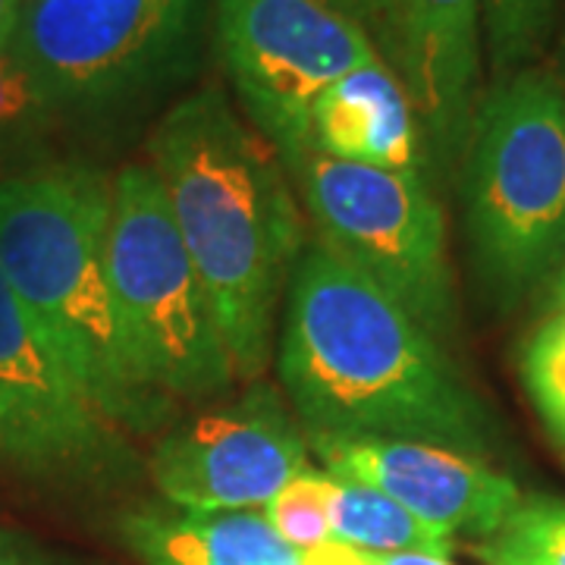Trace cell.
Segmentation results:
<instances>
[{
	"label": "cell",
	"mask_w": 565,
	"mask_h": 565,
	"mask_svg": "<svg viewBox=\"0 0 565 565\" xmlns=\"http://www.w3.org/2000/svg\"><path fill=\"white\" fill-rule=\"evenodd\" d=\"M277 371L305 437L415 440L487 462L500 444L444 343L315 239L289 277Z\"/></svg>",
	"instance_id": "cell-1"
},
{
	"label": "cell",
	"mask_w": 565,
	"mask_h": 565,
	"mask_svg": "<svg viewBox=\"0 0 565 565\" xmlns=\"http://www.w3.org/2000/svg\"><path fill=\"white\" fill-rule=\"evenodd\" d=\"M148 167L214 305L236 381H262L289 277L311 243L286 163L221 85H204L158 120Z\"/></svg>",
	"instance_id": "cell-2"
},
{
	"label": "cell",
	"mask_w": 565,
	"mask_h": 565,
	"mask_svg": "<svg viewBox=\"0 0 565 565\" xmlns=\"http://www.w3.org/2000/svg\"><path fill=\"white\" fill-rule=\"evenodd\" d=\"M114 177L92 163L29 167L0 180V277L41 340L110 422L154 434L173 415L141 371L107 274Z\"/></svg>",
	"instance_id": "cell-3"
},
{
	"label": "cell",
	"mask_w": 565,
	"mask_h": 565,
	"mask_svg": "<svg viewBox=\"0 0 565 565\" xmlns=\"http://www.w3.org/2000/svg\"><path fill=\"white\" fill-rule=\"evenodd\" d=\"M475 267L500 302H519L565 264V82L527 66L478 104L462 167Z\"/></svg>",
	"instance_id": "cell-4"
},
{
	"label": "cell",
	"mask_w": 565,
	"mask_h": 565,
	"mask_svg": "<svg viewBox=\"0 0 565 565\" xmlns=\"http://www.w3.org/2000/svg\"><path fill=\"white\" fill-rule=\"evenodd\" d=\"M107 274L129 345L167 399L199 403L233 386L214 305L148 163H126L114 177Z\"/></svg>",
	"instance_id": "cell-5"
},
{
	"label": "cell",
	"mask_w": 565,
	"mask_h": 565,
	"mask_svg": "<svg viewBox=\"0 0 565 565\" xmlns=\"http://www.w3.org/2000/svg\"><path fill=\"white\" fill-rule=\"evenodd\" d=\"M315 243L374 282L434 340H452L459 305L446 217L430 182L305 151L286 167Z\"/></svg>",
	"instance_id": "cell-6"
},
{
	"label": "cell",
	"mask_w": 565,
	"mask_h": 565,
	"mask_svg": "<svg viewBox=\"0 0 565 565\" xmlns=\"http://www.w3.org/2000/svg\"><path fill=\"white\" fill-rule=\"evenodd\" d=\"M207 0H22L7 51L51 110L102 114L189 61Z\"/></svg>",
	"instance_id": "cell-7"
},
{
	"label": "cell",
	"mask_w": 565,
	"mask_h": 565,
	"mask_svg": "<svg viewBox=\"0 0 565 565\" xmlns=\"http://www.w3.org/2000/svg\"><path fill=\"white\" fill-rule=\"evenodd\" d=\"M217 44L245 120L286 167L311 148L323 92L381 61L374 41L323 0H217Z\"/></svg>",
	"instance_id": "cell-8"
},
{
	"label": "cell",
	"mask_w": 565,
	"mask_h": 565,
	"mask_svg": "<svg viewBox=\"0 0 565 565\" xmlns=\"http://www.w3.org/2000/svg\"><path fill=\"white\" fill-rule=\"evenodd\" d=\"M0 465L57 487H114L141 468L0 277Z\"/></svg>",
	"instance_id": "cell-9"
},
{
	"label": "cell",
	"mask_w": 565,
	"mask_h": 565,
	"mask_svg": "<svg viewBox=\"0 0 565 565\" xmlns=\"http://www.w3.org/2000/svg\"><path fill=\"white\" fill-rule=\"evenodd\" d=\"M148 475L163 503L204 512H262L315 468L299 418L264 381L239 399L199 412L154 440Z\"/></svg>",
	"instance_id": "cell-10"
},
{
	"label": "cell",
	"mask_w": 565,
	"mask_h": 565,
	"mask_svg": "<svg viewBox=\"0 0 565 565\" xmlns=\"http://www.w3.org/2000/svg\"><path fill=\"white\" fill-rule=\"evenodd\" d=\"M374 47L418 114L437 185L456 180L484 95V0H384Z\"/></svg>",
	"instance_id": "cell-11"
},
{
	"label": "cell",
	"mask_w": 565,
	"mask_h": 565,
	"mask_svg": "<svg viewBox=\"0 0 565 565\" xmlns=\"http://www.w3.org/2000/svg\"><path fill=\"white\" fill-rule=\"evenodd\" d=\"M323 471L362 481L449 537H490L522 500L519 484L487 459L415 440L308 437Z\"/></svg>",
	"instance_id": "cell-12"
},
{
	"label": "cell",
	"mask_w": 565,
	"mask_h": 565,
	"mask_svg": "<svg viewBox=\"0 0 565 565\" xmlns=\"http://www.w3.org/2000/svg\"><path fill=\"white\" fill-rule=\"evenodd\" d=\"M308 151L430 182L437 189L418 114L384 61L367 63L323 92L311 110Z\"/></svg>",
	"instance_id": "cell-13"
},
{
	"label": "cell",
	"mask_w": 565,
	"mask_h": 565,
	"mask_svg": "<svg viewBox=\"0 0 565 565\" xmlns=\"http://www.w3.org/2000/svg\"><path fill=\"white\" fill-rule=\"evenodd\" d=\"M120 541L141 565H302L264 512H204L139 503L117 522Z\"/></svg>",
	"instance_id": "cell-14"
},
{
	"label": "cell",
	"mask_w": 565,
	"mask_h": 565,
	"mask_svg": "<svg viewBox=\"0 0 565 565\" xmlns=\"http://www.w3.org/2000/svg\"><path fill=\"white\" fill-rule=\"evenodd\" d=\"M327 519L333 544L352 546L362 553H424L444 559L456 553V537L424 525L422 519H415L396 500L362 481L330 475Z\"/></svg>",
	"instance_id": "cell-15"
},
{
	"label": "cell",
	"mask_w": 565,
	"mask_h": 565,
	"mask_svg": "<svg viewBox=\"0 0 565 565\" xmlns=\"http://www.w3.org/2000/svg\"><path fill=\"white\" fill-rule=\"evenodd\" d=\"M475 556L484 565H565V500L522 493L503 525L475 544Z\"/></svg>",
	"instance_id": "cell-16"
},
{
	"label": "cell",
	"mask_w": 565,
	"mask_h": 565,
	"mask_svg": "<svg viewBox=\"0 0 565 565\" xmlns=\"http://www.w3.org/2000/svg\"><path fill=\"white\" fill-rule=\"evenodd\" d=\"M556 20L559 0H484V57L493 82L537 66Z\"/></svg>",
	"instance_id": "cell-17"
},
{
	"label": "cell",
	"mask_w": 565,
	"mask_h": 565,
	"mask_svg": "<svg viewBox=\"0 0 565 565\" xmlns=\"http://www.w3.org/2000/svg\"><path fill=\"white\" fill-rule=\"evenodd\" d=\"M54 120L57 114L44 102L39 85L10 51H0V167L32 151Z\"/></svg>",
	"instance_id": "cell-18"
},
{
	"label": "cell",
	"mask_w": 565,
	"mask_h": 565,
	"mask_svg": "<svg viewBox=\"0 0 565 565\" xmlns=\"http://www.w3.org/2000/svg\"><path fill=\"white\" fill-rule=\"evenodd\" d=\"M327 493H330V475L315 465L311 471L289 481L270 503L264 505V519L299 553L330 544Z\"/></svg>",
	"instance_id": "cell-19"
},
{
	"label": "cell",
	"mask_w": 565,
	"mask_h": 565,
	"mask_svg": "<svg viewBox=\"0 0 565 565\" xmlns=\"http://www.w3.org/2000/svg\"><path fill=\"white\" fill-rule=\"evenodd\" d=\"M522 374L550 430L565 444V311H553L525 345Z\"/></svg>",
	"instance_id": "cell-20"
},
{
	"label": "cell",
	"mask_w": 565,
	"mask_h": 565,
	"mask_svg": "<svg viewBox=\"0 0 565 565\" xmlns=\"http://www.w3.org/2000/svg\"><path fill=\"white\" fill-rule=\"evenodd\" d=\"M302 565H456L444 556L424 553H362L343 544H323L302 553Z\"/></svg>",
	"instance_id": "cell-21"
},
{
	"label": "cell",
	"mask_w": 565,
	"mask_h": 565,
	"mask_svg": "<svg viewBox=\"0 0 565 565\" xmlns=\"http://www.w3.org/2000/svg\"><path fill=\"white\" fill-rule=\"evenodd\" d=\"M0 565H66L20 534L0 531Z\"/></svg>",
	"instance_id": "cell-22"
},
{
	"label": "cell",
	"mask_w": 565,
	"mask_h": 565,
	"mask_svg": "<svg viewBox=\"0 0 565 565\" xmlns=\"http://www.w3.org/2000/svg\"><path fill=\"white\" fill-rule=\"evenodd\" d=\"M323 3H330L333 10H340L345 20L355 22L364 35L374 41L377 22H381V13H384V0H323Z\"/></svg>",
	"instance_id": "cell-23"
},
{
	"label": "cell",
	"mask_w": 565,
	"mask_h": 565,
	"mask_svg": "<svg viewBox=\"0 0 565 565\" xmlns=\"http://www.w3.org/2000/svg\"><path fill=\"white\" fill-rule=\"evenodd\" d=\"M22 0H0V51H7L10 35H13V25L20 17Z\"/></svg>",
	"instance_id": "cell-24"
},
{
	"label": "cell",
	"mask_w": 565,
	"mask_h": 565,
	"mask_svg": "<svg viewBox=\"0 0 565 565\" xmlns=\"http://www.w3.org/2000/svg\"><path fill=\"white\" fill-rule=\"evenodd\" d=\"M556 29H559V35H556V76L565 82V0H559V20H556Z\"/></svg>",
	"instance_id": "cell-25"
},
{
	"label": "cell",
	"mask_w": 565,
	"mask_h": 565,
	"mask_svg": "<svg viewBox=\"0 0 565 565\" xmlns=\"http://www.w3.org/2000/svg\"><path fill=\"white\" fill-rule=\"evenodd\" d=\"M550 308H553V311H565V280H553V289H550Z\"/></svg>",
	"instance_id": "cell-26"
},
{
	"label": "cell",
	"mask_w": 565,
	"mask_h": 565,
	"mask_svg": "<svg viewBox=\"0 0 565 565\" xmlns=\"http://www.w3.org/2000/svg\"><path fill=\"white\" fill-rule=\"evenodd\" d=\"M553 280H565V264H563V267H559V274H556Z\"/></svg>",
	"instance_id": "cell-27"
}]
</instances>
